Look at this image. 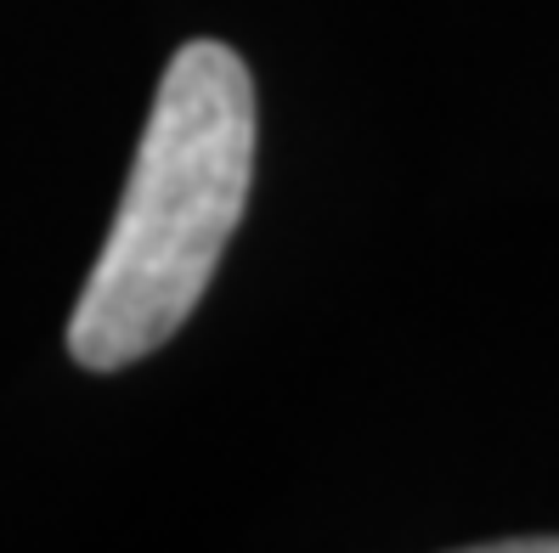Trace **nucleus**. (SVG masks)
I'll list each match as a JSON object with an SVG mask.
<instances>
[{
	"label": "nucleus",
	"instance_id": "1",
	"mask_svg": "<svg viewBox=\"0 0 559 553\" xmlns=\"http://www.w3.org/2000/svg\"><path fill=\"white\" fill-rule=\"evenodd\" d=\"M254 176V80L221 40L170 57L114 232L69 316V356L119 373L164 350L199 311Z\"/></svg>",
	"mask_w": 559,
	"mask_h": 553
},
{
	"label": "nucleus",
	"instance_id": "2",
	"mask_svg": "<svg viewBox=\"0 0 559 553\" xmlns=\"http://www.w3.org/2000/svg\"><path fill=\"white\" fill-rule=\"evenodd\" d=\"M491 553H559V537H514V542H491Z\"/></svg>",
	"mask_w": 559,
	"mask_h": 553
}]
</instances>
